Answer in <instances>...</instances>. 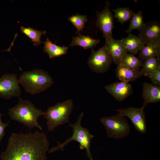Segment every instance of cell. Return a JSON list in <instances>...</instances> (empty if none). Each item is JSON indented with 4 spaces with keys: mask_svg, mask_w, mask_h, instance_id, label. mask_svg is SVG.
Instances as JSON below:
<instances>
[{
    "mask_svg": "<svg viewBox=\"0 0 160 160\" xmlns=\"http://www.w3.org/2000/svg\"><path fill=\"white\" fill-rule=\"evenodd\" d=\"M49 143L44 132L12 133L1 160H46Z\"/></svg>",
    "mask_w": 160,
    "mask_h": 160,
    "instance_id": "1",
    "label": "cell"
},
{
    "mask_svg": "<svg viewBox=\"0 0 160 160\" xmlns=\"http://www.w3.org/2000/svg\"><path fill=\"white\" fill-rule=\"evenodd\" d=\"M44 113L43 111L36 108L30 101L20 97L18 103L9 109L8 114L11 119L23 124L29 129L36 127L42 130L38 119Z\"/></svg>",
    "mask_w": 160,
    "mask_h": 160,
    "instance_id": "2",
    "label": "cell"
},
{
    "mask_svg": "<svg viewBox=\"0 0 160 160\" xmlns=\"http://www.w3.org/2000/svg\"><path fill=\"white\" fill-rule=\"evenodd\" d=\"M19 82L25 92L31 95L44 91L53 83V79L48 73L40 69L24 71Z\"/></svg>",
    "mask_w": 160,
    "mask_h": 160,
    "instance_id": "3",
    "label": "cell"
},
{
    "mask_svg": "<svg viewBox=\"0 0 160 160\" xmlns=\"http://www.w3.org/2000/svg\"><path fill=\"white\" fill-rule=\"evenodd\" d=\"M83 116L84 113L82 112L75 123L71 124L69 123V126L71 127L73 130V135L71 137L62 143H60L58 142L57 146L49 149V153H52L58 150L63 151L65 146L70 142L73 140L76 141L79 143L80 148L81 150L86 149L88 157L90 160H92L90 147L91 140L94 137V136L90 133L87 128L81 126V121Z\"/></svg>",
    "mask_w": 160,
    "mask_h": 160,
    "instance_id": "4",
    "label": "cell"
},
{
    "mask_svg": "<svg viewBox=\"0 0 160 160\" xmlns=\"http://www.w3.org/2000/svg\"><path fill=\"white\" fill-rule=\"evenodd\" d=\"M73 107V102L71 99L49 107L44 115L47 120L48 130L53 131L59 126L69 123L68 120Z\"/></svg>",
    "mask_w": 160,
    "mask_h": 160,
    "instance_id": "5",
    "label": "cell"
},
{
    "mask_svg": "<svg viewBox=\"0 0 160 160\" xmlns=\"http://www.w3.org/2000/svg\"><path fill=\"white\" fill-rule=\"evenodd\" d=\"M100 121L105 127L107 137L119 139L127 137L130 130V127L125 116L116 115L101 118Z\"/></svg>",
    "mask_w": 160,
    "mask_h": 160,
    "instance_id": "6",
    "label": "cell"
},
{
    "mask_svg": "<svg viewBox=\"0 0 160 160\" xmlns=\"http://www.w3.org/2000/svg\"><path fill=\"white\" fill-rule=\"evenodd\" d=\"M112 62L105 45L97 51L92 49L88 63L90 68L98 73L106 72Z\"/></svg>",
    "mask_w": 160,
    "mask_h": 160,
    "instance_id": "7",
    "label": "cell"
},
{
    "mask_svg": "<svg viewBox=\"0 0 160 160\" xmlns=\"http://www.w3.org/2000/svg\"><path fill=\"white\" fill-rule=\"evenodd\" d=\"M19 79L15 73H6L0 78V97L9 99L19 97L21 91L19 86Z\"/></svg>",
    "mask_w": 160,
    "mask_h": 160,
    "instance_id": "8",
    "label": "cell"
},
{
    "mask_svg": "<svg viewBox=\"0 0 160 160\" xmlns=\"http://www.w3.org/2000/svg\"><path fill=\"white\" fill-rule=\"evenodd\" d=\"M122 116L128 117L131 121L135 129L139 132L144 134L147 131L146 115L142 108L129 107L116 110Z\"/></svg>",
    "mask_w": 160,
    "mask_h": 160,
    "instance_id": "9",
    "label": "cell"
},
{
    "mask_svg": "<svg viewBox=\"0 0 160 160\" xmlns=\"http://www.w3.org/2000/svg\"><path fill=\"white\" fill-rule=\"evenodd\" d=\"M110 4L108 1L106 2L104 9L96 14V25L103 33L105 39L112 37L114 25L113 15L110 9Z\"/></svg>",
    "mask_w": 160,
    "mask_h": 160,
    "instance_id": "10",
    "label": "cell"
},
{
    "mask_svg": "<svg viewBox=\"0 0 160 160\" xmlns=\"http://www.w3.org/2000/svg\"><path fill=\"white\" fill-rule=\"evenodd\" d=\"M138 36L146 45L160 41L159 22L152 20L145 23Z\"/></svg>",
    "mask_w": 160,
    "mask_h": 160,
    "instance_id": "11",
    "label": "cell"
},
{
    "mask_svg": "<svg viewBox=\"0 0 160 160\" xmlns=\"http://www.w3.org/2000/svg\"><path fill=\"white\" fill-rule=\"evenodd\" d=\"M105 44L110 56L112 62L118 65L127 53L121 40L116 39L113 37L105 39Z\"/></svg>",
    "mask_w": 160,
    "mask_h": 160,
    "instance_id": "12",
    "label": "cell"
},
{
    "mask_svg": "<svg viewBox=\"0 0 160 160\" xmlns=\"http://www.w3.org/2000/svg\"><path fill=\"white\" fill-rule=\"evenodd\" d=\"M106 90L118 101H121L133 93L131 85L124 82H115L106 85Z\"/></svg>",
    "mask_w": 160,
    "mask_h": 160,
    "instance_id": "13",
    "label": "cell"
},
{
    "mask_svg": "<svg viewBox=\"0 0 160 160\" xmlns=\"http://www.w3.org/2000/svg\"><path fill=\"white\" fill-rule=\"evenodd\" d=\"M142 95L144 103L141 108L144 109L147 104L160 101V86L145 82L143 85Z\"/></svg>",
    "mask_w": 160,
    "mask_h": 160,
    "instance_id": "14",
    "label": "cell"
},
{
    "mask_svg": "<svg viewBox=\"0 0 160 160\" xmlns=\"http://www.w3.org/2000/svg\"><path fill=\"white\" fill-rule=\"evenodd\" d=\"M127 52L135 55L140 52L145 46V44L138 36L129 33L125 38L121 39Z\"/></svg>",
    "mask_w": 160,
    "mask_h": 160,
    "instance_id": "15",
    "label": "cell"
},
{
    "mask_svg": "<svg viewBox=\"0 0 160 160\" xmlns=\"http://www.w3.org/2000/svg\"><path fill=\"white\" fill-rule=\"evenodd\" d=\"M116 73L121 81L127 83L136 80L143 75L140 70L132 69L121 64L117 65Z\"/></svg>",
    "mask_w": 160,
    "mask_h": 160,
    "instance_id": "16",
    "label": "cell"
},
{
    "mask_svg": "<svg viewBox=\"0 0 160 160\" xmlns=\"http://www.w3.org/2000/svg\"><path fill=\"white\" fill-rule=\"evenodd\" d=\"M78 36H73L71 43V47L79 46L84 49H93L100 42L99 39H93L88 35H85L78 33Z\"/></svg>",
    "mask_w": 160,
    "mask_h": 160,
    "instance_id": "17",
    "label": "cell"
},
{
    "mask_svg": "<svg viewBox=\"0 0 160 160\" xmlns=\"http://www.w3.org/2000/svg\"><path fill=\"white\" fill-rule=\"evenodd\" d=\"M138 57L143 61L150 58H160V41L145 46L140 51Z\"/></svg>",
    "mask_w": 160,
    "mask_h": 160,
    "instance_id": "18",
    "label": "cell"
},
{
    "mask_svg": "<svg viewBox=\"0 0 160 160\" xmlns=\"http://www.w3.org/2000/svg\"><path fill=\"white\" fill-rule=\"evenodd\" d=\"M44 43V52L47 53L50 58L57 57L65 55L67 53L68 47H61L52 43L48 38H47Z\"/></svg>",
    "mask_w": 160,
    "mask_h": 160,
    "instance_id": "19",
    "label": "cell"
},
{
    "mask_svg": "<svg viewBox=\"0 0 160 160\" xmlns=\"http://www.w3.org/2000/svg\"><path fill=\"white\" fill-rule=\"evenodd\" d=\"M160 69V58H149L143 61L140 70L142 75H147Z\"/></svg>",
    "mask_w": 160,
    "mask_h": 160,
    "instance_id": "20",
    "label": "cell"
},
{
    "mask_svg": "<svg viewBox=\"0 0 160 160\" xmlns=\"http://www.w3.org/2000/svg\"><path fill=\"white\" fill-rule=\"evenodd\" d=\"M20 30L22 33L31 40L35 46H38L41 42H43L41 40V36L46 33L45 31H39L30 27L26 28L22 26Z\"/></svg>",
    "mask_w": 160,
    "mask_h": 160,
    "instance_id": "21",
    "label": "cell"
},
{
    "mask_svg": "<svg viewBox=\"0 0 160 160\" xmlns=\"http://www.w3.org/2000/svg\"><path fill=\"white\" fill-rule=\"evenodd\" d=\"M143 62L134 55L127 53L123 57L120 64L132 69L139 70L142 67Z\"/></svg>",
    "mask_w": 160,
    "mask_h": 160,
    "instance_id": "22",
    "label": "cell"
},
{
    "mask_svg": "<svg viewBox=\"0 0 160 160\" xmlns=\"http://www.w3.org/2000/svg\"><path fill=\"white\" fill-rule=\"evenodd\" d=\"M112 10L115 13V17L122 24L130 20L135 13L128 7H119Z\"/></svg>",
    "mask_w": 160,
    "mask_h": 160,
    "instance_id": "23",
    "label": "cell"
},
{
    "mask_svg": "<svg viewBox=\"0 0 160 160\" xmlns=\"http://www.w3.org/2000/svg\"><path fill=\"white\" fill-rule=\"evenodd\" d=\"M144 25L142 12L140 11L137 13H135L132 17L129 28L126 32L128 33H131L133 30L136 29L140 31L143 28Z\"/></svg>",
    "mask_w": 160,
    "mask_h": 160,
    "instance_id": "24",
    "label": "cell"
},
{
    "mask_svg": "<svg viewBox=\"0 0 160 160\" xmlns=\"http://www.w3.org/2000/svg\"><path fill=\"white\" fill-rule=\"evenodd\" d=\"M68 20L77 28V33H79L80 31H83L88 19L86 15L77 14L69 17Z\"/></svg>",
    "mask_w": 160,
    "mask_h": 160,
    "instance_id": "25",
    "label": "cell"
},
{
    "mask_svg": "<svg viewBox=\"0 0 160 160\" xmlns=\"http://www.w3.org/2000/svg\"><path fill=\"white\" fill-rule=\"evenodd\" d=\"M146 76L150 79L153 84L160 86V69L151 73Z\"/></svg>",
    "mask_w": 160,
    "mask_h": 160,
    "instance_id": "26",
    "label": "cell"
},
{
    "mask_svg": "<svg viewBox=\"0 0 160 160\" xmlns=\"http://www.w3.org/2000/svg\"><path fill=\"white\" fill-rule=\"evenodd\" d=\"M3 115L0 113V143L4 137L5 134V130L6 127L9 125L10 121L7 123H4L1 120Z\"/></svg>",
    "mask_w": 160,
    "mask_h": 160,
    "instance_id": "27",
    "label": "cell"
}]
</instances>
